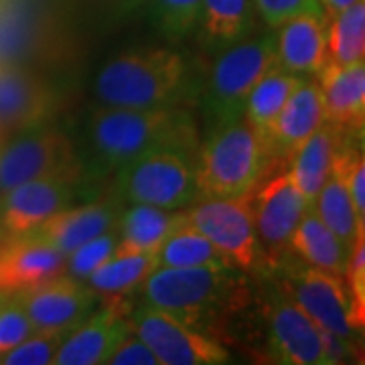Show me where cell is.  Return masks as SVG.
<instances>
[{
    "mask_svg": "<svg viewBox=\"0 0 365 365\" xmlns=\"http://www.w3.org/2000/svg\"><path fill=\"white\" fill-rule=\"evenodd\" d=\"M88 177L108 175L150 150H179L195 157L197 128L189 112L173 106L96 110L86 126Z\"/></svg>",
    "mask_w": 365,
    "mask_h": 365,
    "instance_id": "obj_1",
    "label": "cell"
},
{
    "mask_svg": "<svg viewBox=\"0 0 365 365\" xmlns=\"http://www.w3.org/2000/svg\"><path fill=\"white\" fill-rule=\"evenodd\" d=\"M138 292L146 307L173 314L197 331L250 302L248 282L234 266H158L144 278Z\"/></svg>",
    "mask_w": 365,
    "mask_h": 365,
    "instance_id": "obj_2",
    "label": "cell"
},
{
    "mask_svg": "<svg viewBox=\"0 0 365 365\" xmlns=\"http://www.w3.org/2000/svg\"><path fill=\"white\" fill-rule=\"evenodd\" d=\"M187 86V63L170 49L148 47L110 59L93 81L102 106L160 108L173 106Z\"/></svg>",
    "mask_w": 365,
    "mask_h": 365,
    "instance_id": "obj_3",
    "label": "cell"
},
{
    "mask_svg": "<svg viewBox=\"0 0 365 365\" xmlns=\"http://www.w3.org/2000/svg\"><path fill=\"white\" fill-rule=\"evenodd\" d=\"M274 163L266 143L244 118L209 132L195 160L199 197L227 199L252 193Z\"/></svg>",
    "mask_w": 365,
    "mask_h": 365,
    "instance_id": "obj_4",
    "label": "cell"
},
{
    "mask_svg": "<svg viewBox=\"0 0 365 365\" xmlns=\"http://www.w3.org/2000/svg\"><path fill=\"white\" fill-rule=\"evenodd\" d=\"M276 66L274 35L246 37L225 47L211 67L207 86L201 93L205 134L242 120L252 88Z\"/></svg>",
    "mask_w": 365,
    "mask_h": 365,
    "instance_id": "obj_5",
    "label": "cell"
},
{
    "mask_svg": "<svg viewBox=\"0 0 365 365\" xmlns=\"http://www.w3.org/2000/svg\"><path fill=\"white\" fill-rule=\"evenodd\" d=\"M114 193L124 203L189 207L199 197L193 157L169 148L144 153L116 170Z\"/></svg>",
    "mask_w": 365,
    "mask_h": 365,
    "instance_id": "obj_6",
    "label": "cell"
},
{
    "mask_svg": "<svg viewBox=\"0 0 365 365\" xmlns=\"http://www.w3.org/2000/svg\"><path fill=\"white\" fill-rule=\"evenodd\" d=\"M51 177H88L66 132L43 124L6 138L0 148V197L16 185Z\"/></svg>",
    "mask_w": 365,
    "mask_h": 365,
    "instance_id": "obj_7",
    "label": "cell"
},
{
    "mask_svg": "<svg viewBox=\"0 0 365 365\" xmlns=\"http://www.w3.org/2000/svg\"><path fill=\"white\" fill-rule=\"evenodd\" d=\"M311 207L294 187L288 170H266L252 191L254 227L258 244V260L278 268L290 254L292 234L300 217Z\"/></svg>",
    "mask_w": 365,
    "mask_h": 365,
    "instance_id": "obj_8",
    "label": "cell"
},
{
    "mask_svg": "<svg viewBox=\"0 0 365 365\" xmlns=\"http://www.w3.org/2000/svg\"><path fill=\"white\" fill-rule=\"evenodd\" d=\"M185 217L237 270H252L258 266L252 193L227 199L209 197L195 205L191 203L185 207Z\"/></svg>",
    "mask_w": 365,
    "mask_h": 365,
    "instance_id": "obj_9",
    "label": "cell"
},
{
    "mask_svg": "<svg viewBox=\"0 0 365 365\" xmlns=\"http://www.w3.org/2000/svg\"><path fill=\"white\" fill-rule=\"evenodd\" d=\"M128 325L157 355L160 365H222L230 361V353L220 341L165 311L144 304L132 313Z\"/></svg>",
    "mask_w": 365,
    "mask_h": 365,
    "instance_id": "obj_10",
    "label": "cell"
},
{
    "mask_svg": "<svg viewBox=\"0 0 365 365\" xmlns=\"http://www.w3.org/2000/svg\"><path fill=\"white\" fill-rule=\"evenodd\" d=\"M280 292L292 299L317 325L337 339L353 345L357 329L351 325V304L345 280L314 266H287Z\"/></svg>",
    "mask_w": 365,
    "mask_h": 365,
    "instance_id": "obj_11",
    "label": "cell"
},
{
    "mask_svg": "<svg viewBox=\"0 0 365 365\" xmlns=\"http://www.w3.org/2000/svg\"><path fill=\"white\" fill-rule=\"evenodd\" d=\"M268 349L276 364L329 365L325 331L287 294L276 292L266 304Z\"/></svg>",
    "mask_w": 365,
    "mask_h": 365,
    "instance_id": "obj_12",
    "label": "cell"
},
{
    "mask_svg": "<svg viewBox=\"0 0 365 365\" xmlns=\"http://www.w3.org/2000/svg\"><path fill=\"white\" fill-rule=\"evenodd\" d=\"M86 177H51L16 185L0 197V234L4 237L33 234L53 213L67 207Z\"/></svg>",
    "mask_w": 365,
    "mask_h": 365,
    "instance_id": "obj_13",
    "label": "cell"
},
{
    "mask_svg": "<svg viewBox=\"0 0 365 365\" xmlns=\"http://www.w3.org/2000/svg\"><path fill=\"white\" fill-rule=\"evenodd\" d=\"M37 331H73L96 307V290L67 272L39 287L13 294Z\"/></svg>",
    "mask_w": 365,
    "mask_h": 365,
    "instance_id": "obj_14",
    "label": "cell"
},
{
    "mask_svg": "<svg viewBox=\"0 0 365 365\" xmlns=\"http://www.w3.org/2000/svg\"><path fill=\"white\" fill-rule=\"evenodd\" d=\"M53 91L37 73L0 59V132L9 138L49 122Z\"/></svg>",
    "mask_w": 365,
    "mask_h": 365,
    "instance_id": "obj_15",
    "label": "cell"
},
{
    "mask_svg": "<svg viewBox=\"0 0 365 365\" xmlns=\"http://www.w3.org/2000/svg\"><path fill=\"white\" fill-rule=\"evenodd\" d=\"M66 272V256L39 234L0 242V292L13 297Z\"/></svg>",
    "mask_w": 365,
    "mask_h": 365,
    "instance_id": "obj_16",
    "label": "cell"
},
{
    "mask_svg": "<svg viewBox=\"0 0 365 365\" xmlns=\"http://www.w3.org/2000/svg\"><path fill=\"white\" fill-rule=\"evenodd\" d=\"M122 209H124V201L116 193L78 207L67 205L41 223L35 234H39L53 248H57L63 256H67L69 252L79 248L91 237L118 227Z\"/></svg>",
    "mask_w": 365,
    "mask_h": 365,
    "instance_id": "obj_17",
    "label": "cell"
},
{
    "mask_svg": "<svg viewBox=\"0 0 365 365\" xmlns=\"http://www.w3.org/2000/svg\"><path fill=\"white\" fill-rule=\"evenodd\" d=\"M317 76L327 124L339 134H361L365 124V61L351 66L325 63Z\"/></svg>",
    "mask_w": 365,
    "mask_h": 365,
    "instance_id": "obj_18",
    "label": "cell"
},
{
    "mask_svg": "<svg viewBox=\"0 0 365 365\" xmlns=\"http://www.w3.org/2000/svg\"><path fill=\"white\" fill-rule=\"evenodd\" d=\"M325 122V106L317 79L309 81L302 78L274 120L266 146L274 158L287 160Z\"/></svg>",
    "mask_w": 365,
    "mask_h": 365,
    "instance_id": "obj_19",
    "label": "cell"
},
{
    "mask_svg": "<svg viewBox=\"0 0 365 365\" xmlns=\"http://www.w3.org/2000/svg\"><path fill=\"white\" fill-rule=\"evenodd\" d=\"M130 331L126 319L106 309L91 313L61 341L51 365H104Z\"/></svg>",
    "mask_w": 365,
    "mask_h": 365,
    "instance_id": "obj_20",
    "label": "cell"
},
{
    "mask_svg": "<svg viewBox=\"0 0 365 365\" xmlns=\"http://www.w3.org/2000/svg\"><path fill=\"white\" fill-rule=\"evenodd\" d=\"M276 55L278 67L288 73H319L329 61L327 33L329 19L325 14H299L276 26Z\"/></svg>",
    "mask_w": 365,
    "mask_h": 365,
    "instance_id": "obj_21",
    "label": "cell"
},
{
    "mask_svg": "<svg viewBox=\"0 0 365 365\" xmlns=\"http://www.w3.org/2000/svg\"><path fill=\"white\" fill-rule=\"evenodd\" d=\"M185 222L181 209H163L144 203H130L122 209L118 220V252H153L157 254L163 242Z\"/></svg>",
    "mask_w": 365,
    "mask_h": 365,
    "instance_id": "obj_22",
    "label": "cell"
},
{
    "mask_svg": "<svg viewBox=\"0 0 365 365\" xmlns=\"http://www.w3.org/2000/svg\"><path fill=\"white\" fill-rule=\"evenodd\" d=\"M335 143H337V130L325 122L309 140H304L287 158L288 175L311 207L314 205L319 191L323 189L327 177L331 175Z\"/></svg>",
    "mask_w": 365,
    "mask_h": 365,
    "instance_id": "obj_23",
    "label": "cell"
},
{
    "mask_svg": "<svg viewBox=\"0 0 365 365\" xmlns=\"http://www.w3.org/2000/svg\"><path fill=\"white\" fill-rule=\"evenodd\" d=\"M290 252L299 254L304 264L319 270L341 276L345 274L347 250L343 248L339 237L333 234L327 223L317 215L314 207H309L292 234Z\"/></svg>",
    "mask_w": 365,
    "mask_h": 365,
    "instance_id": "obj_24",
    "label": "cell"
},
{
    "mask_svg": "<svg viewBox=\"0 0 365 365\" xmlns=\"http://www.w3.org/2000/svg\"><path fill=\"white\" fill-rule=\"evenodd\" d=\"M254 0H203L199 23L209 47H230L246 39L256 25Z\"/></svg>",
    "mask_w": 365,
    "mask_h": 365,
    "instance_id": "obj_25",
    "label": "cell"
},
{
    "mask_svg": "<svg viewBox=\"0 0 365 365\" xmlns=\"http://www.w3.org/2000/svg\"><path fill=\"white\" fill-rule=\"evenodd\" d=\"M302 76L288 73L276 66L252 88L246 106H244V120L254 130L258 132L262 140H268L274 120L280 114L282 106L287 104L290 93L297 90Z\"/></svg>",
    "mask_w": 365,
    "mask_h": 365,
    "instance_id": "obj_26",
    "label": "cell"
},
{
    "mask_svg": "<svg viewBox=\"0 0 365 365\" xmlns=\"http://www.w3.org/2000/svg\"><path fill=\"white\" fill-rule=\"evenodd\" d=\"M155 268H158V258L153 252L130 254L114 250V254L96 272H91L86 282L100 294L120 297L136 290Z\"/></svg>",
    "mask_w": 365,
    "mask_h": 365,
    "instance_id": "obj_27",
    "label": "cell"
},
{
    "mask_svg": "<svg viewBox=\"0 0 365 365\" xmlns=\"http://www.w3.org/2000/svg\"><path fill=\"white\" fill-rule=\"evenodd\" d=\"M313 207L317 215L327 223V227L339 237V242L347 252L351 250L357 235L365 232V220L357 215L351 197L347 193V187L333 170V167L323 189L314 199Z\"/></svg>",
    "mask_w": 365,
    "mask_h": 365,
    "instance_id": "obj_28",
    "label": "cell"
},
{
    "mask_svg": "<svg viewBox=\"0 0 365 365\" xmlns=\"http://www.w3.org/2000/svg\"><path fill=\"white\" fill-rule=\"evenodd\" d=\"M158 266L173 268H191V266H232V262L223 256L201 232H197L191 223L185 222L163 242L157 252ZM235 268V266H234Z\"/></svg>",
    "mask_w": 365,
    "mask_h": 365,
    "instance_id": "obj_29",
    "label": "cell"
},
{
    "mask_svg": "<svg viewBox=\"0 0 365 365\" xmlns=\"http://www.w3.org/2000/svg\"><path fill=\"white\" fill-rule=\"evenodd\" d=\"M329 61L335 66H351L365 57V2L357 0L329 21L327 33Z\"/></svg>",
    "mask_w": 365,
    "mask_h": 365,
    "instance_id": "obj_30",
    "label": "cell"
},
{
    "mask_svg": "<svg viewBox=\"0 0 365 365\" xmlns=\"http://www.w3.org/2000/svg\"><path fill=\"white\" fill-rule=\"evenodd\" d=\"M203 0H150V14L157 29L170 41L185 39L199 23Z\"/></svg>",
    "mask_w": 365,
    "mask_h": 365,
    "instance_id": "obj_31",
    "label": "cell"
},
{
    "mask_svg": "<svg viewBox=\"0 0 365 365\" xmlns=\"http://www.w3.org/2000/svg\"><path fill=\"white\" fill-rule=\"evenodd\" d=\"M118 227L106 232L102 235H96L88 240L86 244H81L79 248L69 252L66 256V272L78 280H88L91 272H96L102 264H104L118 246Z\"/></svg>",
    "mask_w": 365,
    "mask_h": 365,
    "instance_id": "obj_32",
    "label": "cell"
},
{
    "mask_svg": "<svg viewBox=\"0 0 365 365\" xmlns=\"http://www.w3.org/2000/svg\"><path fill=\"white\" fill-rule=\"evenodd\" d=\"M67 331H35L25 341L14 345L11 351L0 355L4 365H49L66 339Z\"/></svg>",
    "mask_w": 365,
    "mask_h": 365,
    "instance_id": "obj_33",
    "label": "cell"
},
{
    "mask_svg": "<svg viewBox=\"0 0 365 365\" xmlns=\"http://www.w3.org/2000/svg\"><path fill=\"white\" fill-rule=\"evenodd\" d=\"M343 280L351 304V325L361 331L365 323V232L357 235L347 252Z\"/></svg>",
    "mask_w": 365,
    "mask_h": 365,
    "instance_id": "obj_34",
    "label": "cell"
},
{
    "mask_svg": "<svg viewBox=\"0 0 365 365\" xmlns=\"http://www.w3.org/2000/svg\"><path fill=\"white\" fill-rule=\"evenodd\" d=\"M37 329L25 313L21 300L16 297H9L0 309V355L11 351L14 345L25 341Z\"/></svg>",
    "mask_w": 365,
    "mask_h": 365,
    "instance_id": "obj_35",
    "label": "cell"
},
{
    "mask_svg": "<svg viewBox=\"0 0 365 365\" xmlns=\"http://www.w3.org/2000/svg\"><path fill=\"white\" fill-rule=\"evenodd\" d=\"M256 13L270 29H276L299 14H325L319 0H254Z\"/></svg>",
    "mask_w": 365,
    "mask_h": 365,
    "instance_id": "obj_36",
    "label": "cell"
},
{
    "mask_svg": "<svg viewBox=\"0 0 365 365\" xmlns=\"http://www.w3.org/2000/svg\"><path fill=\"white\" fill-rule=\"evenodd\" d=\"M110 365H160L157 355L150 351V347L144 343L134 331H128L124 339L118 343V347L108 359Z\"/></svg>",
    "mask_w": 365,
    "mask_h": 365,
    "instance_id": "obj_37",
    "label": "cell"
},
{
    "mask_svg": "<svg viewBox=\"0 0 365 365\" xmlns=\"http://www.w3.org/2000/svg\"><path fill=\"white\" fill-rule=\"evenodd\" d=\"M319 2H321V6H323V13H325V16L331 21L335 14L341 13V11H345L347 6L355 4L357 0H319Z\"/></svg>",
    "mask_w": 365,
    "mask_h": 365,
    "instance_id": "obj_38",
    "label": "cell"
},
{
    "mask_svg": "<svg viewBox=\"0 0 365 365\" xmlns=\"http://www.w3.org/2000/svg\"><path fill=\"white\" fill-rule=\"evenodd\" d=\"M118 2H120V4H122V6H126V9H128V6H134V4H136V2H138V0H118Z\"/></svg>",
    "mask_w": 365,
    "mask_h": 365,
    "instance_id": "obj_39",
    "label": "cell"
},
{
    "mask_svg": "<svg viewBox=\"0 0 365 365\" xmlns=\"http://www.w3.org/2000/svg\"><path fill=\"white\" fill-rule=\"evenodd\" d=\"M6 299H9V297H6V294H2V292H0V309H2V304H4V302H6Z\"/></svg>",
    "mask_w": 365,
    "mask_h": 365,
    "instance_id": "obj_40",
    "label": "cell"
},
{
    "mask_svg": "<svg viewBox=\"0 0 365 365\" xmlns=\"http://www.w3.org/2000/svg\"><path fill=\"white\" fill-rule=\"evenodd\" d=\"M6 143V136H4V134H2V132H0V148H2V144Z\"/></svg>",
    "mask_w": 365,
    "mask_h": 365,
    "instance_id": "obj_41",
    "label": "cell"
}]
</instances>
